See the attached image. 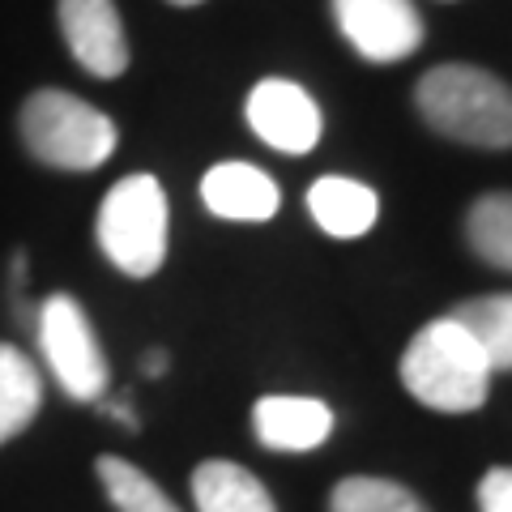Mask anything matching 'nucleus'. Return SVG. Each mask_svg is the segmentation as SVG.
<instances>
[{
    "mask_svg": "<svg viewBox=\"0 0 512 512\" xmlns=\"http://www.w3.org/2000/svg\"><path fill=\"white\" fill-rule=\"evenodd\" d=\"M419 111L436 133L478 150L512 146V86L474 64H440L419 82Z\"/></svg>",
    "mask_w": 512,
    "mask_h": 512,
    "instance_id": "obj_1",
    "label": "nucleus"
},
{
    "mask_svg": "<svg viewBox=\"0 0 512 512\" xmlns=\"http://www.w3.org/2000/svg\"><path fill=\"white\" fill-rule=\"evenodd\" d=\"M491 363L478 342L453 316H440L410 338L402 355V380L423 406L444 414H466L487 402Z\"/></svg>",
    "mask_w": 512,
    "mask_h": 512,
    "instance_id": "obj_2",
    "label": "nucleus"
},
{
    "mask_svg": "<svg viewBox=\"0 0 512 512\" xmlns=\"http://www.w3.org/2000/svg\"><path fill=\"white\" fill-rule=\"evenodd\" d=\"M22 141L30 158L56 171H94L116 154V124L69 90H35L22 103Z\"/></svg>",
    "mask_w": 512,
    "mask_h": 512,
    "instance_id": "obj_3",
    "label": "nucleus"
},
{
    "mask_svg": "<svg viewBox=\"0 0 512 512\" xmlns=\"http://www.w3.org/2000/svg\"><path fill=\"white\" fill-rule=\"evenodd\" d=\"M99 248L128 278H154L167 261V192L154 175H124L99 205Z\"/></svg>",
    "mask_w": 512,
    "mask_h": 512,
    "instance_id": "obj_4",
    "label": "nucleus"
},
{
    "mask_svg": "<svg viewBox=\"0 0 512 512\" xmlns=\"http://www.w3.org/2000/svg\"><path fill=\"white\" fill-rule=\"evenodd\" d=\"M35 338L47 359V372L64 389V397H73V402H103L111 372L82 303L73 295L43 299L35 316Z\"/></svg>",
    "mask_w": 512,
    "mask_h": 512,
    "instance_id": "obj_5",
    "label": "nucleus"
},
{
    "mask_svg": "<svg viewBox=\"0 0 512 512\" xmlns=\"http://www.w3.org/2000/svg\"><path fill=\"white\" fill-rule=\"evenodd\" d=\"M333 18L346 43L372 64L406 60L423 43V18L410 0H333Z\"/></svg>",
    "mask_w": 512,
    "mask_h": 512,
    "instance_id": "obj_6",
    "label": "nucleus"
},
{
    "mask_svg": "<svg viewBox=\"0 0 512 512\" xmlns=\"http://www.w3.org/2000/svg\"><path fill=\"white\" fill-rule=\"evenodd\" d=\"M248 124L252 133L282 154H308L320 141V107L303 86L286 77H265L248 94Z\"/></svg>",
    "mask_w": 512,
    "mask_h": 512,
    "instance_id": "obj_7",
    "label": "nucleus"
},
{
    "mask_svg": "<svg viewBox=\"0 0 512 512\" xmlns=\"http://www.w3.org/2000/svg\"><path fill=\"white\" fill-rule=\"evenodd\" d=\"M60 35L90 77H120L128 69V39L116 0H60Z\"/></svg>",
    "mask_w": 512,
    "mask_h": 512,
    "instance_id": "obj_8",
    "label": "nucleus"
},
{
    "mask_svg": "<svg viewBox=\"0 0 512 512\" xmlns=\"http://www.w3.org/2000/svg\"><path fill=\"white\" fill-rule=\"evenodd\" d=\"M201 201L214 218L227 222H265L278 214L282 192L261 167L252 163H218L205 171L201 180Z\"/></svg>",
    "mask_w": 512,
    "mask_h": 512,
    "instance_id": "obj_9",
    "label": "nucleus"
},
{
    "mask_svg": "<svg viewBox=\"0 0 512 512\" xmlns=\"http://www.w3.org/2000/svg\"><path fill=\"white\" fill-rule=\"evenodd\" d=\"M256 440L274 453H312L329 440L333 410L316 397H261L252 410Z\"/></svg>",
    "mask_w": 512,
    "mask_h": 512,
    "instance_id": "obj_10",
    "label": "nucleus"
},
{
    "mask_svg": "<svg viewBox=\"0 0 512 512\" xmlns=\"http://www.w3.org/2000/svg\"><path fill=\"white\" fill-rule=\"evenodd\" d=\"M308 210L316 218V227L333 235V239H359L376 227V214H380V201L376 192L359 184V180H346V175H325L308 188Z\"/></svg>",
    "mask_w": 512,
    "mask_h": 512,
    "instance_id": "obj_11",
    "label": "nucleus"
},
{
    "mask_svg": "<svg viewBox=\"0 0 512 512\" xmlns=\"http://www.w3.org/2000/svg\"><path fill=\"white\" fill-rule=\"evenodd\" d=\"M192 500L197 512H278L261 478L235 461H201L192 474Z\"/></svg>",
    "mask_w": 512,
    "mask_h": 512,
    "instance_id": "obj_12",
    "label": "nucleus"
},
{
    "mask_svg": "<svg viewBox=\"0 0 512 512\" xmlns=\"http://www.w3.org/2000/svg\"><path fill=\"white\" fill-rule=\"evenodd\" d=\"M43 406V380L13 342H0V444L22 436Z\"/></svg>",
    "mask_w": 512,
    "mask_h": 512,
    "instance_id": "obj_13",
    "label": "nucleus"
},
{
    "mask_svg": "<svg viewBox=\"0 0 512 512\" xmlns=\"http://www.w3.org/2000/svg\"><path fill=\"white\" fill-rule=\"evenodd\" d=\"M448 316L478 342L491 372H512V295H478L457 303Z\"/></svg>",
    "mask_w": 512,
    "mask_h": 512,
    "instance_id": "obj_14",
    "label": "nucleus"
},
{
    "mask_svg": "<svg viewBox=\"0 0 512 512\" xmlns=\"http://www.w3.org/2000/svg\"><path fill=\"white\" fill-rule=\"evenodd\" d=\"M94 474H99V483L116 512H184L146 470L124 457H111V453L99 457L94 461Z\"/></svg>",
    "mask_w": 512,
    "mask_h": 512,
    "instance_id": "obj_15",
    "label": "nucleus"
},
{
    "mask_svg": "<svg viewBox=\"0 0 512 512\" xmlns=\"http://www.w3.org/2000/svg\"><path fill=\"white\" fill-rule=\"evenodd\" d=\"M466 235H470V248L487 265L512 274V192H487V197H478L466 218Z\"/></svg>",
    "mask_w": 512,
    "mask_h": 512,
    "instance_id": "obj_16",
    "label": "nucleus"
},
{
    "mask_svg": "<svg viewBox=\"0 0 512 512\" xmlns=\"http://www.w3.org/2000/svg\"><path fill=\"white\" fill-rule=\"evenodd\" d=\"M329 512H427V504L402 483L389 478H342L329 495Z\"/></svg>",
    "mask_w": 512,
    "mask_h": 512,
    "instance_id": "obj_17",
    "label": "nucleus"
},
{
    "mask_svg": "<svg viewBox=\"0 0 512 512\" xmlns=\"http://www.w3.org/2000/svg\"><path fill=\"white\" fill-rule=\"evenodd\" d=\"M478 508L483 512H512V470H487L478 483Z\"/></svg>",
    "mask_w": 512,
    "mask_h": 512,
    "instance_id": "obj_18",
    "label": "nucleus"
},
{
    "mask_svg": "<svg viewBox=\"0 0 512 512\" xmlns=\"http://www.w3.org/2000/svg\"><path fill=\"white\" fill-rule=\"evenodd\" d=\"M103 414H107V419H116V423H124V427H137V414H133V402H128V393H120L116 402H107Z\"/></svg>",
    "mask_w": 512,
    "mask_h": 512,
    "instance_id": "obj_19",
    "label": "nucleus"
},
{
    "mask_svg": "<svg viewBox=\"0 0 512 512\" xmlns=\"http://www.w3.org/2000/svg\"><path fill=\"white\" fill-rule=\"evenodd\" d=\"M141 367H146V376H163L167 372V350H150V355L146 359H141Z\"/></svg>",
    "mask_w": 512,
    "mask_h": 512,
    "instance_id": "obj_20",
    "label": "nucleus"
},
{
    "mask_svg": "<svg viewBox=\"0 0 512 512\" xmlns=\"http://www.w3.org/2000/svg\"><path fill=\"white\" fill-rule=\"evenodd\" d=\"M171 5H201V0H171Z\"/></svg>",
    "mask_w": 512,
    "mask_h": 512,
    "instance_id": "obj_21",
    "label": "nucleus"
}]
</instances>
